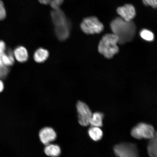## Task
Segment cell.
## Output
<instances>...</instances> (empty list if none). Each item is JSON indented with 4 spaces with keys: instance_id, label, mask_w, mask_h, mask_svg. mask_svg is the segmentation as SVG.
Here are the masks:
<instances>
[{
    "instance_id": "1",
    "label": "cell",
    "mask_w": 157,
    "mask_h": 157,
    "mask_svg": "<svg viewBox=\"0 0 157 157\" xmlns=\"http://www.w3.org/2000/svg\"><path fill=\"white\" fill-rule=\"evenodd\" d=\"M110 26L113 34L118 38L120 44L131 42L136 34V25L132 21H128L121 17H117L112 21Z\"/></svg>"
},
{
    "instance_id": "6",
    "label": "cell",
    "mask_w": 157,
    "mask_h": 157,
    "mask_svg": "<svg viewBox=\"0 0 157 157\" xmlns=\"http://www.w3.org/2000/svg\"><path fill=\"white\" fill-rule=\"evenodd\" d=\"M78 123L82 126L86 127L90 124V119L93 113L89 107L85 103L78 101L76 104Z\"/></svg>"
},
{
    "instance_id": "9",
    "label": "cell",
    "mask_w": 157,
    "mask_h": 157,
    "mask_svg": "<svg viewBox=\"0 0 157 157\" xmlns=\"http://www.w3.org/2000/svg\"><path fill=\"white\" fill-rule=\"evenodd\" d=\"M117 12L121 18L128 21H132L136 14L134 7L129 4L118 8Z\"/></svg>"
},
{
    "instance_id": "5",
    "label": "cell",
    "mask_w": 157,
    "mask_h": 157,
    "mask_svg": "<svg viewBox=\"0 0 157 157\" xmlns=\"http://www.w3.org/2000/svg\"><path fill=\"white\" fill-rule=\"evenodd\" d=\"M113 150L117 157H139L137 147L133 143H120L114 147Z\"/></svg>"
},
{
    "instance_id": "12",
    "label": "cell",
    "mask_w": 157,
    "mask_h": 157,
    "mask_svg": "<svg viewBox=\"0 0 157 157\" xmlns=\"http://www.w3.org/2000/svg\"><path fill=\"white\" fill-rule=\"evenodd\" d=\"M1 60L3 66L8 67L13 66L15 61L13 51L9 49L6 50L2 56Z\"/></svg>"
},
{
    "instance_id": "22",
    "label": "cell",
    "mask_w": 157,
    "mask_h": 157,
    "mask_svg": "<svg viewBox=\"0 0 157 157\" xmlns=\"http://www.w3.org/2000/svg\"><path fill=\"white\" fill-rule=\"evenodd\" d=\"M143 2L146 6H150L153 8H156L157 0H142Z\"/></svg>"
},
{
    "instance_id": "8",
    "label": "cell",
    "mask_w": 157,
    "mask_h": 157,
    "mask_svg": "<svg viewBox=\"0 0 157 157\" xmlns=\"http://www.w3.org/2000/svg\"><path fill=\"white\" fill-rule=\"evenodd\" d=\"M39 137L41 142L46 146L56 140L57 135L52 128L46 127L41 129L39 133Z\"/></svg>"
},
{
    "instance_id": "21",
    "label": "cell",
    "mask_w": 157,
    "mask_h": 157,
    "mask_svg": "<svg viewBox=\"0 0 157 157\" xmlns=\"http://www.w3.org/2000/svg\"><path fill=\"white\" fill-rule=\"evenodd\" d=\"M10 71L9 67L3 66L0 67V78H3L8 75Z\"/></svg>"
},
{
    "instance_id": "18",
    "label": "cell",
    "mask_w": 157,
    "mask_h": 157,
    "mask_svg": "<svg viewBox=\"0 0 157 157\" xmlns=\"http://www.w3.org/2000/svg\"><path fill=\"white\" fill-rule=\"evenodd\" d=\"M140 36L143 39L147 41H152L154 40V34L148 29H142L140 31Z\"/></svg>"
},
{
    "instance_id": "10",
    "label": "cell",
    "mask_w": 157,
    "mask_h": 157,
    "mask_svg": "<svg viewBox=\"0 0 157 157\" xmlns=\"http://www.w3.org/2000/svg\"><path fill=\"white\" fill-rule=\"evenodd\" d=\"M15 60L19 63H24L28 60L29 54L28 51L25 47L20 46L17 47L13 51Z\"/></svg>"
},
{
    "instance_id": "7",
    "label": "cell",
    "mask_w": 157,
    "mask_h": 157,
    "mask_svg": "<svg viewBox=\"0 0 157 157\" xmlns=\"http://www.w3.org/2000/svg\"><path fill=\"white\" fill-rule=\"evenodd\" d=\"M51 16L55 28L71 27L69 21L67 18L63 11L60 8L53 9L51 12Z\"/></svg>"
},
{
    "instance_id": "2",
    "label": "cell",
    "mask_w": 157,
    "mask_h": 157,
    "mask_svg": "<svg viewBox=\"0 0 157 157\" xmlns=\"http://www.w3.org/2000/svg\"><path fill=\"white\" fill-rule=\"evenodd\" d=\"M118 42V38L114 34H105L100 41L98 51L105 58H111L119 52V48L117 45Z\"/></svg>"
},
{
    "instance_id": "19",
    "label": "cell",
    "mask_w": 157,
    "mask_h": 157,
    "mask_svg": "<svg viewBox=\"0 0 157 157\" xmlns=\"http://www.w3.org/2000/svg\"><path fill=\"white\" fill-rule=\"evenodd\" d=\"M6 11L3 2L0 0V21H3L6 17Z\"/></svg>"
},
{
    "instance_id": "3",
    "label": "cell",
    "mask_w": 157,
    "mask_h": 157,
    "mask_svg": "<svg viewBox=\"0 0 157 157\" xmlns=\"http://www.w3.org/2000/svg\"><path fill=\"white\" fill-rule=\"evenodd\" d=\"M154 127L152 125L144 123H139L133 128L131 131V135L135 138L151 139L156 133Z\"/></svg>"
},
{
    "instance_id": "4",
    "label": "cell",
    "mask_w": 157,
    "mask_h": 157,
    "mask_svg": "<svg viewBox=\"0 0 157 157\" xmlns=\"http://www.w3.org/2000/svg\"><path fill=\"white\" fill-rule=\"evenodd\" d=\"M82 31L86 34H99L103 31V25L97 17H90L84 19L80 24Z\"/></svg>"
},
{
    "instance_id": "16",
    "label": "cell",
    "mask_w": 157,
    "mask_h": 157,
    "mask_svg": "<svg viewBox=\"0 0 157 157\" xmlns=\"http://www.w3.org/2000/svg\"><path fill=\"white\" fill-rule=\"evenodd\" d=\"M157 133L153 138L150 139L147 146V151L150 157L157 156Z\"/></svg>"
},
{
    "instance_id": "20",
    "label": "cell",
    "mask_w": 157,
    "mask_h": 157,
    "mask_svg": "<svg viewBox=\"0 0 157 157\" xmlns=\"http://www.w3.org/2000/svg\"><path fill=\"white\" fill-rule=\"evenodd\" d=\"M6 50V46L5 43L3 41L0 40V67L5 66H3L2 63L1 57L4 53Z\"/></svg>"
},
{
    "instance_id": "17",
    "label": "cell",
    "mask_w": 157,
    "mask_h": 157,
    "mask_svg": "<svg viewBox=\"0 0 157 157\" xmlns=\"http://www.w3.org/2000/svg\"><path fill=\"white\" fill-rule=\"evenodd\" d=\"M39 2L44 5H50L52 9L60 8L64 0H38Z\"/></svg>"
},
{
    "instance_id": "13",
    "label": "cell",
    "mask_w": 157,
    "mask_h": 157,
    "mask_svg": "<svg viewBox=\"0 0 157 157\" xmlns=\"http://www.w3.org/2000/svg\"><path fill=\"white\" fill-rule=\"evenodd\" d=\"M44 151L47 155L52 157H57L61 154V149L58 145L49 144L45 147Z\"/></svg>"
},
{
    "instance_id": "11",
    "label": "cell",
    "mask_w": 157,
    "mask_h": 157,
    "mask_svg": "<svg viewBox=\"0 0 157 157\" xmlns=\"http://www.w3.org/2000/svg\"><path fill=\"white\" fill-rule=\"evenodd\" d=\"M49 56V52L47 49L39 48L35 51L34 54L35 62L38 63H42L48 59Z\"/></svg>"
},
{
    "instance_id": "15",
    "label": "cell",
    "mask_w": 157,
    "mask_h": 157,
    "mask_svg": "<svg viewBox=\"0 0 157 157\" xmlns=\"http://www.w3.org/2000/svg\"><path fill=\"white\" fill-rule=\"evenodd\" d=\"M88 133L90 138L94 141L101 140L103 137V132L99 127L91 126L88 129Z\"/></svg>"
},
{
    "instance_id": "14",
    "label": "cell",
    "mask_w": 157,
    "mask_h": 157,
    "mask_svg": "<svg viewBox=\"0 0 157 157\" xmlns=\"http://www.w3.org/2000/svg\"><path fill=\"white\" fill-rule=\"evenodd\" d=\"M104 114L100 112H96L92 114L90 119V124L91 126L101 127L103 126Z\"/></svg>"
},
{
    "instance_id": "23",
    "label": "cell",
    "mask_w": 157,
    "mask_h": 157,
    "mask_svg": "<svg viewBox=\"0 0 157 157\" xmlns=\"http://www.w3.org/2000/svg\"><path fill=\"white\" fill-rule=\"evenodd\" d=\"M5 88L4 83L2 80V78H0V93L3 91Z\"/></svg>"
}]
</instances>
